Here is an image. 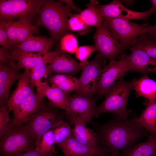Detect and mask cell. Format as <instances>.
<instances>
[{
	"label": "cell",
	"mask_w": 156,
	"mask_h": 156,
	"mask_svg": "<svg viewBox=\"0 0 156 156\" xmlns=\"http://www.w3.org/2000/svg\"><path fill=\"white\" fill-rule=\"evenodd\" d=\"M138 120L136 116L122 119L115 115L104 124L90 122L97 135L99 146L107 148L112 156H119L120 150L130 147L150 135L151 133L144 129Z\"/></svg>",
	"instance_id": "cell-1"
},
{
	"label": "cell",
	"mask_w": 156,
	"mask_h": 156,
	"mask_svg": "<svg viewBox=\"0 0 156 156\" xmlns=\"http://www.w3.org/2000/svg\"><path fill=\"white\" fill-rule=\"evenodd\" d=\"M72 10L60 0H43L35 25L45 28L54 43L68 33L69 17Z\"/></svg>",
	"instance_id": "cell-2"
},
{
	"label": "cell",
	"mask_w": 156,
	"mask_h": 156,
	"mask_svg": "<svg viewBox=\"0 0 156 156\" xmlns=\"http://www.w3.org/2000/svg\"><path fill=\"white\" fill-rule=\"evenodd\" d=\"M137 79L126 81L120 79L107 92L105 99L97 107L96 118L105 113H112L122 119L128 118L131 110L127 109L128 100Z\"/></svg>",
	"instance_id": "cell-3"
},
{
	"label": "cell",
	"mask_w": 156,
	"mask_h": 156,
	"mask_svg": "<svg viewBox=\"0 0 156 156\" xmlns=\"http://www.w3.org/2000/svg\"><path fill=\"white\" fill-rule=\"evenodd\" d=\"M57 107L50 103L49 105H44L22 125L36 142L44 133L64 120V115L59 112Z\"/></svg>",
	"instance_id": "cell-4"
},
{
	"label": "cell",
	"mask_w": 156,
	"mask_h": 156,
	"mask_svg": "<svg viewBox=\"0 0 156 156\" xmlns=\"http://www.w3.org/2000/svg\"><path fill=\"white\" fill-rule=\"evenodd\" d=\"M10 128L0 138V153L3 156H13L36 148V141L23 125Z\"/></svg>",
	"instance_id": "cell-5"
},
{
	"label": "cell",
	"mask_w": 156,
	"mask_h": 156,
	"mask_svg": "<svg viewBox=\"0 0 156 156\" xmlns=\"http://www.w3.org/2000/svg\"><path fill=\"white\" fill-rule=\"evenodd\" d=\"M43 0H0V20L27 18L31 22L38 15Z\"/></svg>",
	"instance_id": "cell-6"
},
{
	"label": "cell",
	"mask_w": 156,
	"mask_h": 156,
	"mask_svg": "<svg viewBox=\"0 0 156 156\" xmlns=\"http://www.w3.org/2000/svg\"><path fill=\"white\" fill-rule=\"evenodd\" d=\"M106 60L97 53L92 60L83 63L79 85L75 94L93 98L98 93L99 79Z\"/></svg>",
	"instance_id": "cell-7"
},
{
	"label": "cell",
	"mask_w": 156,
	"mask_h": 156,
	"mask_svg": "<svg viewBox=\"0 0 156 156\" xmlns=\"http://www.w3.org/2000/svg\"><path fill=\"white\" fill-rule=\"evenodd\" d=\"M104 22L116 36L125 49L138 37L148 32V24H139L129 20L103 17Z\"/></svg>",
	"instance_id": "cell-8"
},
{
	"label": "cell",
	"mask_w": 156,
	"mask_h": 156,
	"mask_svg": "<svg viewBox=\"0 0 156 156\" xmlns=\"http://www.w3.org/2000/svg\"><path fill=\"white\" fill-rule=\"evenodd\" d=\"M96 101L95 99L87 96L76 94L68 95L66 118L71 125H73L76 119L86 123L90 122L96 115L97 107Z\"/></svg>",
	"instance_id": "cell-9"
},
{
	"label": "cell",
	"mask_w": 156,
	"mask_h": 156,
	"mask_svg": "<svg viewBox=\"0 0 156 156\" xmlns=\"http://www.w3.org/2000/svg\"><path fill=\"white\" fill-rule=\"evenodd\" d=\"M93 38L99 55L107 58L109 61L115 60L125 50L104 21L97 28Z\"/></svg>",
	"instance_id": "cell-10"
},
{
	"label": "cell",
	"mask_w": 156,
	"mask_h": 156,
	"mask_svg": "<svg viewBox=\"0 0 156 156\" xmlns=\"http://www.w3.org/2000/svg\"><path fill=\"white\" fill-rule=\"evenodd\" d=\"M119 60L109 61L105 65L99 79L98 94L101 96L105 95L109 90L129 71L128 63L122 54Z\"/></svg>",
	"instance_id": "cell-11"
},
{
	"label": "cell",
	"mask_w": 156,
	"mask_h": 156,
	"mask_svg": "<svg viewBox=\"0 0 156 156\" xmlns=\"http://www.w3.org/2000/svg\"><path fill=\"white\" fill-rule=\"evenodd\" d=\"M44 97L34 91L31 92L13 110L14 118L9 124V128L23 125L31 116L39 112L45 105Z\"/></svg>",
	"instance_id": "cell-12"
},
{
	"label": "cell",
	"mask_w": 156,
	"mask_h": 156,
	"mask_svg": "<svg viewBox=\"0 0 156 156\" xmlns=\"http://www.w3.org/2000/svg\"><path fill=\"white\" fill-rule=\"evenodd\" d=\"M100 15L103 17L120 18L128 20L140 19L146 21L155 11L151 8L144 12L131 10L125 7L121 1L114 0L111 3L103 5H96Z\"/></svg>",
	"instance_id": "cell-13"
},
{
	"label": "cell",
	"mask_w": 156,
	"mask_h": 156,
	"mask_svg": "<svg viewBox=\"0 0 156 156\" xmlns=\"http://www.w3.org/2000/svg\"><path fill=\"white\" fill-rule=\"evenodd\" d=\"M5 21L7 34L14 50L33 34H37L39 33L38 27L32 24L31 22L25 18H21L16 21L10 20Z\"/></svg>",
	"instance_id": "cell-14"
},
{
	"label": "cell",
	"mask_w": 156,
	"mask_h": 156,
	"mask_svg": "<svg viewBox=\"0 0 156 156\" xmlns=\"http://www.w3.org/2000/svg\"><path fill=\"white\" fill-rule=\"evenodd\" d=\"M129 48L130 54H121L128 62L129 71L137 72L144 75L150 73H156V60L139 48L133 46Z\"/></svg>",
	"instance_id": "cell-15"
},
{
	"label": "cell",
	"mask_w": 156,
	"mask_h": 156,
	"mask_svg": "<svg viewBox=\"0 0 156 156\" xmlns=\"http://www.w3.org/2000/svg\"><path fill=\"white\" fill-rule=\"evenodd\" d=\"M60 148L65 156H109L111 154L106 147H94L82 143L72 134Z\"/></svg>",
	"instance_id": "cell-16"
},
{
	"label": "cell",
	"mask_w": 156,
	"mask_h": 156,
	"mask_svg": "<svg viewBox=\"0 0 156 156\" xmlns=\"http://www.w3.org/2000/svg\"><path fill=\"white\" fill-rule=\"evenodd\" d=\"M54 43L51 38L33 35L20 44L10 53V56L12 60H15L16 58L20 56L34 51L43 54L49 51Z\"/></svg>",
	"instance_id": "cell-17"
},
{
	"label": "cell",
	"mask_w": 156,
	"mask_h": 156,
	"mask_svg": "<svg viewBox=\"0 0 156 156\" xmlns=\"http://www.w3.org/2000/svg\"><path fill=\"white\" fill-rule=\"evenodd\" d=\"M21 69L16 65L0 63V105H6L10 97L11 88L14 82L18 80Z\"/></svg>",
	"instance_id": "cell-18"
},
{
	"label": "cell",
	"mask_w": 156,
	"mask_h": 156,
	"mask_svg": "<svg viewBox=\"0 0 156 156\" xmlns=\"http://www.w3.org/2000/svg\"><path fill=\"white\" fill-rule=\"evenodd\" d=\"M83 64L62 50L48 65L49 75L52 73L73 75L82 69Z\"/></svg>",
	"instance_id": "cell-19"
},
{
	"label": "cell",
	"mask_w": 156,
	"mask_h": 156,
	"mask_svg": "<svg viewBox=\"0 0 156 156\" xmlns=\"http://www.w3.org/2000/svg\"><path fill=\"white\" fill-rule=\"evenodd\" d=\"M30 70L24 69L18 79L16 87L10 95L6 106L9 111H13L28 95L34 91V86L30 79Z\"/></svg>",
	"instance_id": "cell-20"
},
{
	"label": "cell",
	"mask_w": 156,
	"mask_h": 156,
	"mask_svg": "<svg viewBox=\"0 0 156 156\" xmlns=\"http://www.w3.org/2000/svg\"><path fill=\"white\" fill-rule=\"evenodd\" d=\"M61 50L60 48L54 51H48L43 54L28 53L18 57L15 60L17 61V65L20 69L24 68L31 70L40 64H49Z\"/></svg>",
	"instance_id": "cell-21"
},
{
	"label": "cell",
	"mask_w": 156,
	"mask_h": 156,
	"mask_svg": "<svg viewBox=\"0 0 156 156\" xmlns=\"http://www.w3.org/2000/svg\"><path fill=\"white\" fill-rule=\"evenodd\" d=\"M45 81L42 82L40 86L36 88L37 93L49 100L50 103L54 106L67 111V103L68 94H66L58 88L50 86L47 77Z\"/></svg>",
	"instance_id": "cell-22"
},
{
	"label": "cell",
	"mask_w": 156,
	"mask_h": 156,
	"mask_svg": "<svg viewBox=\"0 0 156 156\" xmlns=\"http://www.w3.org/2000/svg\"><path fill=\"white\" fill-rule=\"evenodd\" d=\"M121 156H156V134H150L144 142L122 150Z\"/></svg>",
	"instance_id": "cell-23"
},
{
	"label": "cell",
	"mask_w": 156,
	"mask_h": 156,
	"mask_svg": "<svg viewBox=\"0 0 156 156\" xmlns=\"http://www.w3.org/2000/svg\"><path fill=\"white\" fill-rule=\"evenodd\" d=\"M85 124L79 120H75L73 122L74 127L72 129V135L82 143L94 147L99 146L97 134L87 128Z\"/></svg>",
	"instance_id": "cell-24"
},
{
	"label": "cell",
	"mask_w": 156,
	"mask_h": 156,
	"mask_svg": "<svg viewBox=\"0 0 156 156\" xmlns=\"http://www.w3.org/2000/svg\"><path fill=\"white\" fill-rule=\"evenodd\" d=\"M48 81L51 86L57 87L67 94L76 91L79 85L78 79L67 74L50 75Z\"/></svg>",
	"instance_id": "cell-25"
},
{
	"label": "cell",
	"mask_w": 156,
	"mask_h": 156,
	"mask_svg": "<svg viewBox=\"0 0 156 156\" xmlns=\"http://www.w3.org/2000/svg\"><path fill=\"white\" fill-rule=\"evenodd\" d=\"M133 89L137 97H144L147 101L156 100V81L147 75L136 80Z\"/></svg>",
	"instance_id": "cell-26"
},
{
	"label": "cell",
	"mask_w": 156,
	"mask_h": 156,
	"mask_svg": "<svg viewBox=\"0 0 156 156\" xmlns=\"http://www.w3.org/2000/svg\"><path fill=\"white\" fill-rule=\"evenodd\" d=\"M146 107L138 121L146 130L152 134H156V100L146 101Z\"/></svg>",
	"instance_id": "cell-27"
},
{
	"label": "cell",
	"mask_w": 156,
	"mask_h": 156,
	"mask_svg": "<svg viewBox=\"0 0 156 156\" xmlns=\"http://www.w3.org/2000/svg\"><path fill=\"white\" fill-rule=\"evenodd\" d=\"M99 3L97 0H90L86 5L87 7L79 13L80 18L88 26L97 28L103 22V17L100 15L96 6Z\"/></svg>",
	"instance_id": "cell-28"
},
{
	"label": "cell",
	"mask_w": 156,
	"mask_h": 156,
	"mask_svg": "<svg viewBox=\"0 0 156 156\" xmlns=\"http://www.w3.org/2000/svg\"><path fill=\"white\" fill-rule=\"evenodd\" d=\"M131 46L141 49L156 60V35L149 33L144 34L137 38L129 47Z\"/></svg>",
	"instance_id": "cell-29"
},
{
	"label": "cell",
	"mask_w": 156,
	"mask_h": 156,
	"mask_svg": "<svg viewBox=\"0 0 156 156\" xmlns=\"http://www.w3.org/2000/svg\"><path fill=\"white\" fill-rule=\"evenodd\" d=\"M54 134L51 129L44 133L36 142V148L44 156H51L57 153Z\"/></svg>",
	"instance_id": "cell-30"
},
{
	"label": "cell",
	"mask_w": 156,
	"mask_h": 156,
	"mask_svg": "<svg viewBox=\"0 0 156 156\" xmlns=\"http://www.w3.org/2000/svg\"><path fill=\"white\" fill-rule=\"evenodd\" d=\"M53 131L55 144L60 148L65 144L71 135L72 129L68 123L62 120L52 129Z\"/></svg>",
	"instance_id": "cell-31"
},
{
	"label": "cell",
	"mask_w": 156,
	"mask_h": 156,
	"mask_svg": "<svg viewBox=\"0 0 156 156\" xmlns=\"http://www.w3.org/2000/svg\"><path fill=\"white\" fill-rule=\"evenodd\" d=\"M49 75L48 65L41 64L38 65L30 70V79L31 83L36 89L40 86L42 77Z\"/></svg>",
	"instance_id": "cell-32"
},
{
	"label": "cell",
	"mask_w": 156,
	"mask_h": 156,
	"mask_svg": "<svg viewBox=\"0 0 156 156\" xmlns=\"http://www.w3.org/2000/svg\"><path fill=\"white\" fill-rule=\"evenodd\" d=\"M68 21V26L69 30L78 32L80 35L89 32L91 29L80 18L79 14H73L69 17Z\"/></svg>",
	"instance_id": "cell-33"
},
{
	"label": "cell",
	"mask_w": 156,
	"mask_h": 156,
	"mask_svg": "<svg viewBox=\"0 0 156 156\" xmlns=\"http://www.w3.org/2000/svg\"><path fill=\"white\" fill-rule=\"evenodd\" d=\"M60 46L62 51L70 54L75 53L79 47L76 37L72 33H68L61 38Z\"/></svg>",
	"instance_id": "cell-34"
},
{
	"label": "cell",
	"mask_w": 156,
	"mask_h": 156,
	"mask_svg": "<svg viewBox=\"0 0 156 156\" xmlns=\"http://www.w3.org/2000/svg\"><path fill=\"white\" fill-rule=\"evenodd\" d=\"M97 50L95 45H84L78 47L75 53L76 59L80 62L84 63L92 53Z\"/></svg>",
	"instance_id": "cell-35"
},
{
	"label": "cell",
	"mask_w": 156,
	"mask_h": 156,
	"mask_svg": "<svg viewBox=\"0 0 156 156\" xmlns=\"http://www.w3.org/2000/svg\"><path fill=\"white\" fill-rule=\"evenodd\" d=\"M9 111L6 105L0 108V138L10 130L9 124L10 122Z\"/></svg>",
	"instance_id": "cell-36"
},
{
	"label": "cell",
	"mask_w": 156,
	"mask_h": 156,
	"mask_svg": "<svg viewBox=\"0 0 156 156\" xmlns=\"http://www.w3.org/2000/svg\"><path fill=\"white\" fill-rule=\"evenodd\" d=\"M0 45L7 50L10 54L14 50L7 34L6 22L4 20H0Z\"/></svg>",
	"instance_id": "cell-37"
},
{
	"label": "cell",
	"mask_w": 156,
	"mask_h": 156,
	"mask_svg": "<svg viewBox=\"0 0 156 156\" xmlns=\"http://www.w3.org/2000/svg\"><path fill=\"white\" fill-rule=\"evenodd\" d=\"M11 58L9 51L2 47L0 48V62L16 66L17 63Z\"/></svg>",
	"instance_id": "cell-38"
},
{
	"label": "cell",
	"mask_w": 156,
	"mask_h": 156,
	"mask_svg": "<svg viewBox=\"0 0 156 156\" xmlns=\"http://www.w3.org/2000/svg\"><path fill=\"white\" fill-rule=\"evenodd\" d=\"M13 156H44L36 148L26 152L20 154Z\"/></svg>",
	"instance_id": "cell-39"
},
{
	"label": "cell",
	"mask_w": 156,
	"mask_h": 156,
	"mask_svg": "<svg viewBox=\"0 0 156 156\" xmlns=\"http://www.w3.org/2000/svg\"><path fill=\"white\" fill-rule=\"evenodd\" d=\"M67 5L72 10L76 12H80L82 11L81 9L76 6L73 1L70 0H60Z\"/></svg>",
	"instance_id": "cell-40"
},
{
	"label": "cell",
	"mask_w": 156,
	"mask_h": 156,
	"mask_svg": "<svg viewBox=\"0 0 156 156\" xmlns=\"http://www.w3.org/2000/svg\"><path fill=\"white\" fill-rule=\"evenodd\" d=\"M147 33L156 35V24L153 25H148Z\"/></svg>",
	"instance_id": "cell-41"
},
{
	"label": "cell",
	"mask_w": 156,
	"mask_h": 156,
	"mask_svg": "<svg viewBox=\"0 0 156 156\" xmlns=\"http://www.w3.org/2000/svg\"><path fill=\"white\" fill-rule=\"evenodd\" d=\"M150 1L152 5V7L154 8L155 11H156V0H151Z\"/></svg>",
	"instance_id": "cell-42"
},
{
	"label": "cell",
	"mask_w": 156,
	"mask_h": 156,
	"mask_svg": "<svg viewBox=\"0 0 156 156\" xmlns=\"http://www.w3.org/2000/svg\"></svg>",
	"instance_id": "cell-43"
}]
</instances>
